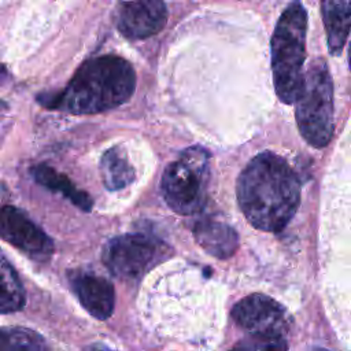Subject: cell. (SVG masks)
<instances>
[{"label": "cell", "instance_id": "6da1fadb", "mask_svg": "<svg viewBox=\"0 0 351 351\" xmlns=\"http://www.w3.org/2000/svg\"><path fill=\"white\" fill-rule=\"evenodd\" d=\"M237 200L254 228L278 232L289 223L298 210L300 184L282 158L262 152L241 171L237 180Z\"/></svg>", "mask_w": 351, "mask_h": 351}, {"label": "cell", "instance_id": "7a4b0ae2", "mask_svg": "<svg viewBox=\"0 0 351 351\" xmlns=\"http://www.w3.org/2000/svg\"><path fill=\"white\" fill-rule=\"evenodd\" d=\"M134 88L133 66L122 56L107 53L85 60L62 90L41 93L37 101L73 115L97 114L126 103Z\"/></svg>", "mask_w": 351, "mask_h": 351}, {"label": "cell", "instance_id": "3957f363", "mask_svg": "<svg viewBox=\"0 0 351 351\" xmlns=\"http://www.w3.org/2000/svg\"><path fill=\"white\" fill-rule=\"evenodd\" d=\"M307 12L300 0H292L284 8L271 36V70L276 93L291 104L303 80L306 58Z\"/></svg>", "mask_w": 351, "mask_h": 351}, {"label": "cell", "instance_id": "277c9868", "mask_svg": "<svg viewBox=\"0 0 351 351\" xmlns=\"http://www.w3.org/2000/svg\"><path fill=\"white\" fill-rule=\"evenodd\" d=\"M295 101L296 121L304 140L315 148L328 145L333 134V84L322 59L308 66Z\"/></svg>", "mask_w": 351, "mask_h": 351}, {"label": "cell", "instance_id": "5b68a950", "mask_svg": "<svg viewBox=\"0 0 351 351\" xmlns=\"http://www.w3.org/2000/svg\"><path fill=\"white\" fill-rule=\"evenodd\" d=\"M208 182V154L200 147H191L171 162L163 173L162 195L171 210L189 215L206 202Z\"/></svg>", "mask_w": 351, "mask_h": 351}, {"label": "cell", "instance_id": "8992f818", "mask_svg": "<svg viewBox=\"0 0 351 351\" xmlns=\"http://www.w3.org/2000/svg\"><path fill=\"white\" fill-rule=\"evenodd\" d=\"M234 322L250 333L237 348L282 350L287 348L284 336L289 329V317L271 298L251 295L240 300L232 311Z\"/></svg>", "mask_w": 351, "mask_h": 351}, {"label": "cell", "instance_id": "52a82bcc", "mask_svg": "<svg viewBox=\"0 0 351 351\" xmlns=\"http://www.w3.org/2000/svg\"><path fill=\"white\" fill-rule=\"evenodd\" d=\"M163 254L162 244L141 233H126L108 240L101 261L108 271L123 280H136L147 273Z\"/></svg>", "mask_w": 351, "mask_h": 351}, {"label": "cell", "instance_id": "ba28073f", "mask_svg": "<svg viewBox=\"0 0 351 351\" xmlns=\"http://www.w3.org/2000/svg\"><path fill=\"white\" fill-rule=\"evenodd\" d=\"M114 21L125 38L144 40L165 27L167 7L163 0H121Z\"/></svg>", "mask_w": 351, "mask_h": 351}, {"label": "cell", "instance_id": "9c48e42d", "mask_svg": "<svg viewBox=\"0 0 351 351\" xmlns=\"http://www.w3.org/2000/svg\"><path fill=\"white\" fill-rule=\"evenodd\" d=\"M0 239L34 258L48 256L55 248L52 239L15 206L0 207Z\"/></svg>", "mask_w": 351, "mask_h": 351}, {"label": "cell", "instance_id": "30bf717a", "mask_svg": "<svg viewBox=\"0 0 351 351\" xmlns=\"http://www.w3.org/2000/svg\"><path fill=\"white\" fill-rule=\"evenodd\" d=\"M71 288L80 304L95 318L107 319L115 306V291L112 284L93 273L75 271L69 276Z\"/></svg>", "mask_w": 351, "mask_h": 351}, {"label": "cell", "instance_id": "8fae6325", "mask_svg": "<svg viewBox=\"0 0 351 351\" xmlns=\"http://www.w3.org/2000/svg\"><path fill=\"white\" fill-rule=\"evenodd\" d=\"M321 12L329 52L339 55L351 33V0H321Z\"/></svg>", "mask_w": 351, "mask_h": 351}, {"label": "cell", "instance_id": "7c38bea8", "mask_svg": "<svg viewBox=\"0 0 351 351\" xmlns=\"http://www.w3.org/2000/svg\"><path fill=\"white\" fill-rule=\"evenodd\" d=\"M30 171H32V177L34 178V181L37 184L43 185L44 188H47L52 192L62 193L74 206L80 207L84 211L92 210V207H93L92 197L86 192L78 189L66 174L59 173L58 170H55L53 167H51L45 163H40V165L32 167Z\"/></svg>", "mask_w": 351, "mask_h": 351}, {"label": "cell", "instance_id": "4fadbf2b", "mask_svg": "<svg viewBox=\"0 0 351 351\" xmlns=\"http://www.w3.org/2000/svg\"><path fill=\"white\" fill-rule=\"evenodd\" d=\"M197 243L211 255L223 259L237 248V233L228 225L217 221H203L195 226Z\"/></svg>", "mask_w": 351, "mask_h": 351}, {"label": "cell", "instance_id": "5bb4252c", "mask_svg": "<svg viewBox=\"0 0 351 351\" xmlns=\"http://www.w3.org/2000/svg\"><path fill=\"white\" fill-rule=\"evenodd\" d=\"M99 167L101 181L108 191L122 189L134 180V169L121 145H114L104 151Z\"/></svg>", "mask_w": 351, "mask_h": 351}, {"label": "cell", "instance_id": "9a60e30c", "mask_svg": "<svg viewBox=\"0 0 351 351\" xmlns=\"http://www.w3.org/2000/svg\"><path fill=\"white\" fill-rule=\"evenodd\" d=\"M25 304L26 292L23 284L14 266L0 251V313H15L22 310Z\"/></svg>", "mask_w": 351, "mask_h": 351}, {"label": "cell", "instance_id": "2e32d148", "mask_svg": "<svg viewBox=\"0 0 351 351\" xmlns=\"http://www.w3.org/2000/svg\"><path fill=\"white\" fill-rule=\"evenodd\" d=\"M45 340L27 328H0V350H43Z\"/></svg>", "mask_w": 351, "mask_h": 351}, {"label": "cell", "instance_id": "e0dca14e", "mask_svg": "<svg viewBox=\"0 0 351 351\" xmlns=\"http://www.w3.org/2000/svg\"><path fill=\"white\" fill-rule=\"evenodd\" d=\"M10 80V71L4 64H0V86Z\"/></svg>", "mask_w": 351, "mask_h": 351}, {"label": "cell", "instance_id": "ac0fdd59", "mask_svg": "<svg viewBox=\"0 0 351 351\" xmlns=\"http://www.w3.org/2000/svg\"><path fill=\"white\" fill-rule=\"evenodd\" d=\"M8 110V104L4 101V100H1L0 99V118L5 114V111Z\"/></svg>", "mask_w": 351, "mask_h": 351}, {"label": "cell", "instance_id": "d6986e66", "mask_svg": "<svg viewBox=\"0 0 351 351\" xmlns=\"http://www.w3.org/2000/svg\"><path fill=\"white\" fill-rule=\"evenodd\" d=\"M348 62H350V67H351V45H350V51H348Z\"/></svg>", "mask_w": 351, "mask_h": 351}]
</instances>
